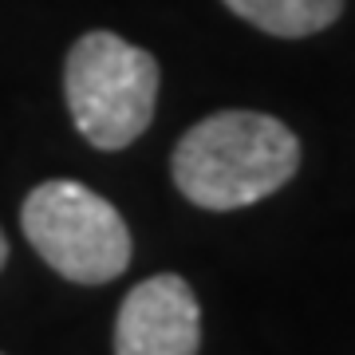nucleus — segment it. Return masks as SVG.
Instances as JSON below:
<instances>
[{"label": "nucleus", "mask_w": 355, "mask_h": 355, "mask_svg": "<svg viewBox=\"0 0 355 355\" xmlns=\"http://www.w3.org/2000/svg\"><path fill=\"white\" fill-rule=\"evenodd\" d=\"M174 186L202 209H241L277 193L300 166V142L261 111H217L174 146Z\"/></svg>", "instance_id": "nucleus-1"}, {"label": "nucleus", "mask_w": 355, "mask_h": 355, "mask_svg": "<svg viewBox=\"0 0 355 355\" xmlns=\"http://www.w3.org/2000/svg\"><path fill=\"white\" fill-rule=\"evenodd\" d=\"M158 60L114 32H87L67 51L64 95L79 135L99 150H123L150 127Z\"/></svg>", "instance_id": "nucleus-2"}, {"label": "nucleus", "mask_w": 355, "mask_h": 355, "mask_svg": "<svg viewBox=\"0 0 355 355\" xmlns=\"http://www.w3.org/2000/svg\"><path fill=\"white\" fill-rule=\"evenodd\" d=\"M28 245L60 277L76 284H107L130 265V233L107 198L71 178H51L24 198L20 209Z\"/></svg>", "instance_id": "nucleus-3"}, {"label": "nucleus", "mask_w": 355, "mask_h": 355, "mask_svg": "<svg viewBox=\"0 0 355 355\" xmlns=\"http://www.w3.org/2000/svg\"><path fill=\"white\" fill-rule=\"evenodd\" d=\"M202 308L178 272H158L127 292L114 320V355H198Z\"/></svg>", "instance_id": "nucleus-4"}, {"label": "nucleus", "mask_w": 355, "mask_h": 355, "mask_svg": "<svg viewBox=\"0 0 355 355\" xmlns=\"http://www.w3.org/2000/svg\"><path fill=\"white\" fill-rule=\"evenodd\" d=\"M225 8L268 36L304 40L340 20L343 0H225Z\"/></svg>", "instance_id": "nucleus-5"}, {"label": "nucleus", "mask_w": 355, "mask_h": 355, "mask_svg": "<svg viewBox=\"0 0 355 355\" xmlns=\"http://www.w3.org/2000/svg\"><path fill=\"white\" fill-rule=\"evenodd\" d=\"M4 261H8V241H4V233H0V268H4Z\"/></svg>", "instance_id": "nucleus-6"}]
</instances>
